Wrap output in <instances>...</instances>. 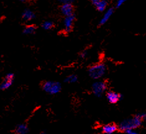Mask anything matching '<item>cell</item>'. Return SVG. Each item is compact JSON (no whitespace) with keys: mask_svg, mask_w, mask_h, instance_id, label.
<instances>
[{"mask_svg":"<svg viewBox=\"0 0 146 134\" xmlns=\"http://www.w3.org/2000/svg\"><path fill=\"white\" fill-rule=\"evenodd\" d=\"M124 2H125L124 0H118L116 3V8H120V7L124 4Z\"/></svg>","mask_w":146,"mask_h":134,"instance_id":"17","label":"cell"},{"mask_svg":"<svg viewBox=\"0 0 146 134\" xmlns=\"http://www.w3.org/2000/svg\"><path fill=\"white\" fill-rule=\"evenodd\" d=\"M78 81V76L75 74L69 75L65 78L64 82L68 84H74Z\"/></svg>","mask_w":146,"mask_h":134,"instance_id":"15","label":"cell"},{"mask_svg":"<svg viewBox=\"0 0 146 134\" xmlns=\"http://www.w3.org/2000/svg\"><path fill=\"white\" fill-rule=\"evenodd\" d=\"M101 130L103 134H114L119 129H118V126L115 124H108L102 126Z\"/></svg>","mask_w":146,"mask_h":134,"instance_id":"10","label":"cell"},{"mask_svg":"<svg viewBox=\"0 0 146 134\" xmlns=\"http://www.w3.org/2000/svg\"><path fill=\"white\" fill-rule=\"evenodd\" d=\"M43 90L49 95H56L61 91L62 85L60 82L52 80L45 82L42 85Z\"/></svg>","mask_w":146,"mask_h":134,"instance_id":"3","label":"cell"},{"mask_svg":"<svg viewBox=\"0 0 146 134\" xmlns=\"http://www.w3.org/2000/svg\"><path fill=\"white\" fill-rule=\"evenodd\" d=\"M92 3L95 6V9L99 12L106 11L108 4L106 0H92Z\"/></svg>","mask_w":146,"mask_h":134,"instance_id":"9","label":"cell"},{"mask_svg":"<svg viewBox=\"0 0 146 134\" xmlns=\"http://www.w3.org/2000/svg\"><path fill=\"white\" fill-rule=\"evenodd\" d=\"M40 134H47V133L46 132L44 131V132H42L40 133Z\"/></svg>","mask_w":146,"mask_h":134,"instance_id":"21","label":"cell"},{"mask_svg":"<svg viewBox=\"0 0 146 134\" xmlns=\"http://www.w3.org/2000/svg\"><path fill=\"white\" fill-rule=\"evenodd\" d=\"M142 119L139 114L135 115L133 118L123 120L118 125V129L121 132H126L128 130H135L139 127L142 122Z\"/></svg>","mask_w":146,"mask_h":134,"instance_id":"1","label":"cell"},{"mask_svg":"<svg viewBox=\"0 0 146 134\" xmlns=\"http://www.w3.org/2000/svg\"><path fill=\"white\" fill-rule=\"evenodd\" d=\"M106 73V66L104 63H98L93 65L89 68V76L94 80L102 78Z\"/></svg>","mask_w":146,"mask_h":134,"instance_id":"2","label":"cell"},{"mask_svg":"<svg viewBox=\"0 0 146 134\" xmlns=\"http://www.w3.org/2000/svg\"><path fill=\"white\" fill-rule=\"evenodd\" d=\"M139 115L141 117L142 121L146 122V112L141 113V114H139Z\"/></svg>","mask_w":146,"mask_h":134,"instance_id":"19","label":"cell"},{"mask_svg":"<svg viewBox=\"0 0 146 134\" xmlns=\"http://www.w3.org/2000/svg\"><path fill=\"white\" fill-rule=\"evenodd\" d=\"M107 90V85L103 81H96L92 86V90L96 97H102Z\"/></svg>","mask_w":146,"mask_h":134,"instance_id":"4","label":"cell"},{"mask_svg":"<svg viewBox=\"0 0 146 134\" xmlns=\"http://www.w3.org/2000/svg\"><path fill=\"white\" fill-rule=\"evenodd\" d=\"M62 3L60 6V12L65 17L72 16L74 14V8L73 6L72 1H69V0H62L60 1Z\"/></svg>","mask_w":146,"mask_h":134,"instance_id":"5","label":"cell"},{"mask_svg":"<svg viewBox=\"0 0 146 134\" xmlns=\"http://www.w3.org/2000/svg\"><path fill=\"white\" fill-rule=\"evenodd\" d=\"M15 132L16 134H27L29 132V127L26 124H19L16 127Z\"/></svg>","mask_w":146,"mask_h":134,"instance_id":"13","label":"cell"},{"mask_svg":"<svg viewBox=\"0 0 146 134\" xmlns=\"http://www.w3.org/2000/svg\"><path fill=\"white\" fill-rule=\"evenodd\" d=\"M36 31V27L34 25H28L24 27L23 33L24 35H32Z\"/></svg>","mask_w":146,"mask_h":134,"instance_id":"14","label":"cell"},{"mask_svg":"<svg viewBox=\"0 0 146 134\" xmlns=\"http://www.w3.org/2000/svg\"><path fill=\"white\" fill-rule=\"evenodd\" d=\"M42 28L46 30H49L53 28L54 26V24L51 20H46L42 24Z\"/></svg>","mask_w":146,"mask_h":134,"instance_id":"16","label":"cell"},{"mask_svg":"<svg viewBox=\"0 0 146 134\" xmlns=\"http://www.w3.org/2000/svg\"><path fill=\"white\" fill-rule=\"evenodd\" d=\"M36 18L34 12L29 9H26L24 10L22 13V18L26 22H30Z\"/></svg>","mask_w":146,"mask_h":134,"instance_id":"12","label":"cell"},{"mask_svg":"<svg viewBox=\"0 0 146 134\" xmlns=\"http://www.w3.org/2000/svg\"><path fill=\"white\" fill-rule=\"evenodd\" d=\"M126 134H141L137 132H135L134 130H128V131L125 132Z\"/></svg>","mask_w":146,"mask_h":134,"instance_id":"20","label":"cell"},{"mask_svg":"<svg viewBox=\"0 0 146 134\" xmlns=\"http://www.w3.org/2000/svg\"><path fill=\"white\" fill-rule=\"evenodd\" d=\"M86 56H87V52H86V51H83L80 53V57L82 58V59L85 58Z\"/></svg>","mask_w":146,"mask_h":134,"instance_id":"18","label":"cell"},{"mask_svg":"<svg viewBox=\"0 0 146 134\" xmlns=\"http://www.w3.org/2000/svg\"><path fill=\"white\" fill-rule=\"evenodd\" d=\"M106 97L107 100L111 104H116L123 98L122 95L113 91H109L106 93Z\"/></svg>","mask_w":146,"mask_h":134,"instance_id":"7","label":"cell"},{"mask_svg":"<svg viewBox=\"0 0 146 134\" xmlns=\"http://www.w3.org/2000/svg\"><path fill=\"white\" fill-rule=\"evenodd\" d=\"M114 13V8H109L106 9V11L104 13L102 18H101L100 20V25H103L108 21L110 19L111 17L112 16Z\"/></svg>","mask_w":146,"mask_h":134,"instance_id":"11","label":"cell"},{"mask_svg":"<svg viewBox=\"0 0 146 134\" xmlns=\"http://www.w3.org/2000/svg\"><path fill=\"white\" fill-rule=\"evenodd\" d=\"M15 79V74L12 73H8L0 85V89L2 90H6L11 87Z\"/></svg>","mask_w":146,"mask_h":134,"instance_id":"6","label":"cell"},{"mask_svg":"<svg viewBox=\"0 0 146 134\" xmlns=\"http://www.w3.org/2000/svg\"><path fill=\"white\" fill-rule=\"evenodd\" d=\"M75 20V16L73 14L70 16L65 17L64 20V30L65 32L69 33L71 32L73 28L74 21Z\"/></svg>","mask_w":146,"mask_h":134,"instance_id":"8","label":"cell"}]
</instances>
